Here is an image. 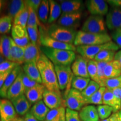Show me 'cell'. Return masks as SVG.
I'll list each match as a JSON object with an SVG mask.
<instances>
[{"label": "cell", "instance_id": "obj_1", "mask_svg": "<svg viewBox=\"0 0 121 121\" xmlns=\"http://www.w3.org/2000/svg\"><path fill=\"white\" fill-rule=\"evenodd\" d=\"M37 65L40 72L42 84L45 88L61 94L55 71V66L43 52H41Z\"/></svg>", "mask_w": 121, "mask_h": 121}, {"label": "cell", "instance_id": "obj_2", "mask_svg": "<svg viewBox=\"0 0 121 121\" xmlns=\"http://www.w3.org/2000/svg\"><path fill=\"white\" fill-rule=\"evenodd\" d=\"M40 49L54 66H70L76 57L75 52L71 51L53 49L42 46Z\"/></svg>", "mask_w": 121, "mask_h": 121}, {"label": "cell", "instance_id": "obj_3", "mask_svg": "<svg viewBox=\"0 0 121 121\" xmlns=\"http://www.w3.org/2000/svg\"><path fill=\"white\" fill-rule=\"evenodd\" d=\"M112 41V38L108 34H94L80 31L77 33L73 45L75 47L80 45H94L103 44Z\"/></svg>", "mask_w": 121, "mask_h": 121}, {"label": "cell", "instance_id": "obj_4", "mask_svg": "<svg viewBox=\"0 0 121 121\" xmlns=\"http://www.w3.org/2000/svg\"><path fill=\"white\" fill-rule=\"evenodd\" d=\"M47 30L48 34L52 38L63 43L73 44L77 33L75 29L52 24Z\"/></svg>", "mask_w": 121, "mask_h": 121}, {"label": "cell", "instance_id": "obj_5", "mask_svg": "<svg viewBox=\"0 0 121 121\" xmlns=\"http://www.w3.org/2000/svg\"><path fill=\"white\" fill-rule=\"evenodd\" d=\"M76 51L80 56L87 60H94L95 56L104 50L118 51L119 47L114 42L110 41L103 44L94 45H80L76 47Z\"/></svg>", "mask_w": 121, "mask_h": 121}, {"label": "cell", "instance_id": "obj_6", "mask_svg": "<svg viewBox=\"0 0 121 121\" xmlns=\"http://www.w3.org/2000/svg\"><path fill=\"white\" fill-rule=\"evenodd\" d=\"M39 42L42 47L68 51H76V47L73 44H70L59 42L51 38L47 32L46 29L43 25L39 27Z\"/></svg>", "mask_w": 121, "mask_h": 121}, {"label": "cell", "instance_id": "obj_7", "mask_svg": "<svg viewBox=\"0 0 121 121\" xmlns=\"http://www.w3.org/2000/svg\"><path fill=\"white\" fill-rule=\"evenodd\" d=\"M86 105L85 99L79 91L71 88L67 93L64 94V107H67V108L76 111H80L83 107Z\"/></svg>", "mask_w": 121, "mask_h": 121}, {"label": "cell", "instance_id": "obj_8", "mask_svg": "<svg viewBox=\"0 0 121 121\" xmlns=\"http://www.w3.org/2000/svg\"><path fill=\"white\" fill-rule=\"evenodd\" d=\"M57 80L60 90H66V94L70 90L74 76L70 66H55Z\"/></svg>", "mask_w": 121, "mask_h": 121}, {"label": "cell", "instance_id": "obj_9", "mask_svg": "<svg viewBox=\"0 0 121 121\" xmlns=\"http://www.w3.org/2000/svg\"><path fill=\"white\" fill-rule=\"evenodd\" d=\"M81 31L94 34L106 33L105 22L103 17L95 15L89 16L82 25Z\"/></svg>", "mask_w": 121, "mask_h": 121}, {"label": "cell", "instance_id": "obj_10", "mask_svg": "<svg viewBox=\"0 0 121 121\" xmlns=\"http://www.w3.org/2000/svg\"><path fill=\"white\" fill-rule=\"evenodd\" d=\"M11 35L13 42L22 47H25L30 43L27 28H23L19 25H13Z\"/></svg>", "mask_w": 121, "mask_h": 121}, {"label": "cell", "instance_id": "obj_11", "mask_svg": "<svg viewBox=\"0 0 121 121\" xmlns=\"http://www.w3.org/2000/svg\"><path fill=\"white\" fill-rule=\"evenodd\" d=\"M17 117L13 103L9 99H0L1 121H12Z\"/></svg>", "mask_w": 121, "mask_h": 121}, {"label": "cell", "instance_id": "obj_12", "mask_svg": "<svg viewBox=\"0 0 121 121\" xmlns=\"http://www.w3.org/2000/svg\"><path fill=\"white\" fill-rule=\"evenodd\" d=\"M86 5L91 15L103 16L108 13V3L105 1L89 0L86 1Z\"/></svg>", "mask_w": 121, "mask_h": 121}, {"label": "cell", "instance_id": "obj_13", "mask_svg": "<svg viewBox=\"0 0 121 121\" xmlns=\"http://www.w3.org/2000/svg\"><path fill=\"white\" fill-rule=\"evenodd\" d=\"M82 17L81 12L62 13L57 21L58 25L66 28L75 29L78 26Z\"/></svg>", "mask_w": 121, "mask_h": 121}, {"label": "cell", "instance_id": "obj_14", "mask_svg": "<svg viewBox=\"0 0 121 121\" xmlns=\"http://www.w3.org/2000/svg\"><path fill=\"white\" fill-rule=\"evenodd\" d=\"M43 102L50 109L63 107V99L62 95L45 89L43 94Z\"/></svg>", "mask_w": 121, "mask_h": 121}, {"label": "cell", "instance_id": "obj_15", "mask_svg": "<svg viewBox=\"0 0 121 121\" xmlns=\"http://www.w3.org/2000/svg\"><path fill=\"white\" fill-rule=\"evenodd\" d=\"M89 60L80 55L76 56L75 60L71 65L72 73L75 76L90 78L87 72V63Z\"/></svg>", "mask_w": 121, "mask_h": 121}, {"label": "cell", "instance_id": "obj_16", "mask_svg": "<svg viewBox=\"0 0 121 121\" xmlns=\"http://www.w3.org/2000/svg\"><path fill=\"white\" fill-rule=\"evenodd\" d=\"M105 24L110 30L121 29V9L112 7L106 16Z\"/></svg>", "mask_w": 121, "mask_h": 121}, {"label": "cell", "instance_id": "obj_17", "mask_svg": "<svg viewBox=\"0 0 121 121\" xmlns=\"http://www.w3.org/2000/svg\"><path fill=\"white\" fill-rule=\"evenodd\" d=\"M20 73L19 74L7 91V98L11 102L19 96L25 94V88L22 84Z\"/></svg>", "mask_w": 121, "mask_h": 121}, {"label": "cell", "instance_id": "obj_18", "mask_svg": "<svg viewBox=\"0 0 121 121\" xmlns=\"http://www.w3.org/2000/svg\"><path fill=\"white\" fill-rule=\"evenodd\" d=\"M45 87L43 84H38L32 88L26 91L25 95L31 104H35L43 99Z\"/></svg>", "mask_w": 121, "mask_h": 121}, {"label": "cell", "instance_id": "obj_19", "mask_svg": "<svg viewBox=\"0 0 121 121\" xmlns=\"http://www.w3.org/2000/svg\"><path fill=\"white\" fill-rule=\"evenodd\" d=\"M24 49L25 63L31 62L37 63L41 53V51L39 50L38 45L34 44L30 42L28 45L24 48Z\"/></svg>", "mask_w": 121, "mask_h": 121}, {"label": "cell", "instance_id": "obj_20", "mask_svg": "<svg viewBox=\"0 0 121 121\" xmlns=\"http://www.w3.org/2000/svg\"><path fill=\"white\" fill-rule=\"evenodd\" d=\"M22 67L20 66H17L13 71L11 73L9 74L6 80L4 81L2 87L0 89V96L3 98H7V91H8L9 88L14 82L15 80L17 78L21 72L22 71Z\"/></svg>", "mask_w": 121, "mask_h": 121}, {"label": "cell", "instance_id": "obj_21", "mask_svg": "<svg viewBox=\"0 0 121 121\" xmlns=\"http://www.w3.org/2000/svg\"><path fill=\"white\" fill-rule=\"evenodd\" d=\"M17 114L25 116L29 112L31 104L27 99L25 94L19 96L11 102Z\"/></svg>", "mask_w": 121, "mask_h": 121}, {"label": "cell", "instance_id": "obj_22", "mask_svg": "<svg viewBox=\"0 0 121 121\" xmlns=\"http://www.w3.org/2000/svg\"><path fill=\"white\" fill-rule=\"evenodd\" d=\"M81 121H99L97 108L93 105H86L81 109L79 112Z\"/></svg>", "mask_w": 121, "mask_h": 121}, {"label": "cell", "instance_id": "obj_23", "mask_svg": "<svg viewBox=\"0 0 121 121\" xmlns=\"http://www.w3.org/2000/svg\"><path fill=\"white\" fill-rule=\"evenodd\" d=\"M49 110L50 109L42 100L34 104L30 112L38 120L44 121Z\"/></svg>", "mask_w": 121, "mask_h": 121}, {"label": "cell", "instance_id": "obj_24", "mask_svg": "<svg viewBox=\"0 0 121 121\" xmlns=\"http://www.w3.org/2000/svg\"><path fill=\"white\" fill-rule=\"evenodd\" d=\"M60 4L63 13L81 12L82 7V1L80 0L61 1Z\"/></svg>", "mask_w": 121, "mask_h": 121}, {"label": "cell", "instance_id": "obj_25", "mask_svg": "<svg viewBox=\"0 0 121 121\" xmlns=\"http://www.w3.org/2000/svg\"><path fill=\"white\" fill-rule=\"evenodd\" d=\"M10 60L19 65L24 64V49L16 44L11 38Z\"/></svg>", "mask_w": 121, "mask_h": 121}, {"label": "cell", "instance_id": "obj_26", "mask_svg": "<svg viewBox=\"0 0 121 121\" xmlns=\"http://www.w3.org/2000/svg\"><path fill=\"white\" fill-rule=\"evenodd\" d=\"M22 69L24 73L30 78L35 81L39 84H42L41 76L37 63L34 62L25 63L22 67Z\"/></svg>", "mask_w": 121, "mask_h": 121}, {"label": "cell", "instance_id": "obj_27", "mask_svg": "<svg viewBox=\"0 0 121 121\" xmlns=\"http://www.w3.org/2000/svg\"><path fill=\"white\" fill-rule=\"evenodd\" d=\"M103 104L112 107L114 113L119 111L121 109V100L116 97L111 90L106 89L103 98Z\"/></svg>", "mask_w": 121, "mask_h": 121}, {"label": "cell", "instance_id": "obj_28", "mask_svg": "<svg viewBox=\"0 0 121 121\" xmlns=\"http://www.w3.org/2000/svg\"><path fill=\"white\" fill-rule=\"evenodd\" d=\"M121 75V69L119 63L113 60L107 63L104 69V76L105 79L118 77Z\"/></svg>", "mask_w": 121, "mask_h": 121}, {"label": "cell", "instance_id": "obj_29", "mask_svg": "<svg viewBox=\"0 0 121 121\" xmlns=\"http://www.w3.org/2000/svg\"><path fill=\"white\" fill-rule=\"evenodd\" d=\"M49 2V15L48 22L52 24L56 22L60 17L62 12L60 4L53 0H50Z\"/></svg>", "mask_w": 121, "mask_h": 121}, {"label": "cell", "instance_id": "obj_30", "mask_svg": "<svg viewBox=\"0 0 121 121\" xmlns=\"http://www.w3.org/2000/svg\"><path fill=\"white\" fill-rule=\"evenodd\" d=\"M11 38L6 35H3L0 39V54L6 60H10L11 51Z\"/></svg>", "mask_w": 121, "mask_h": 121}, {"label": "cell", "instance_id": "obj_31", "mask_svg": "<svg viewBox=\"0 0 121 121\" xmlns=\"http://www.w3.org/2000/svg\"><path fill=\"white\" fill-rule=\"evenodd\" d=\"M25 6H26L25 1H22V0L11 1L7 7V11H8L7 15L13 20L16 15L22 10H23Z\"/></svg>", "mask_w": 121, "mask_h": 121}, {"label": "cell", "instance_id": "obj_32", "mask_svg": "<svg viewBox=\"0 0 121 121\" xmlns=\"http://www.w3.org/2000/svg\"><path fill=\"white\" fill-rule=\"evenodd\" d=\"M28 18L29 9L26 3V6L24 7V9L20 12H19L13 19V25H19L23 28H27Z\"/></svg>", "mask_w": 121, "mask_h": 121}, {"label": "cell", "instance_id": "obj_33", "mask_svg": "<svg viewBox=\"0 0 121 121\" xmlns=\"http://www.w3.org/2000/svg\"><path fill=\"white\" fill-rule=\"evenodd\" d=\"M38 16L40 22L46 24L48 22L49 15V2L48 0L42 1L38 11Z\"/></svg>", "mask_w": 121, "mask_h": 121}, {"label": "cell", "instance_id": "obj_34", "mask_svg": "<svg viewBox=\"0 0 121 121\" xmlns=\"http://www.w3.org/2000/svg\"><path fill=\"white\" fill-rule=\"evenodd\" d=\"M90 81V78H85L74 76L72 81V88L82 92L87 87Z\"/></svg>", "mask_w": 121, "mask_h": 121}, {"label": "cell", "instance_id": "obj_35", "mask_svg": "<svg viewBox=\"0 0 121 121\" xmlns=\"http://www.w3.org/2000/svg\"><path fill=\"white\" fill-rule=\"evenodd\" d=\"M105 87H100L97 91L88 99H85L87 104H95V105H102L103 98L106 90Z\"/></svg>", "mask_w": 121, "mask_h": 121}, {"label": "cell", "instance_id": "obj_36", "mask_svg": "<svg viewBox=\"0 0 121 121\" xmlns=\"http://www.w3.org/2000/svg\"><path fill=\"white\" fill-rule=\"evenodd\" d=\"M116 51L112 50H104L98 53L95 57L94 60L97 62H110L113 61L114 59Z\"/></svg>", "mask_w": 121, "mask_h": 121}, {"label": "cell", "instance_id": "obj_37", "mask_svg": "<svg viewBox=\"0 0 121 121\" xmlns=\"http://www.w3.org/2000/svg\"><path fill=\"white\" fill-rule=\"evenodd\" d=\"M13 20L8 15L0 17V34H5L10 32L13 26Z\"/></svg>", "mask_w": 121, "mask_h": 121}, {"label": "cell", "instance_id": "obj_38", "mask_svg": "<svg viewBox=\"0 0 121 121\" xmlns=\"http://www.w3.org/2000/svg\"><path fill=\"white\" fill-rule=\"evenodd\" d=\"M100 87L101 86L98 83L94 81H93V80H91L87 87L82 92H81V94H82L83 97L85 98V99H88L90 96H91L95 92L97 91Z\"/></svg>", "mask_w": 121, "mask_h": 121}, {"label": "cell", "instance_id": "obj_39", "mask_svg": "<svg viewBox=\"0 0 121 121\" xmlns=\"http://www.w3.org/2000/svg\"><path fill=\"white\" fill-rule=\"evenodd\" d=\"M87 72L89 78L93 81L99 84V78L98 76L97 62L95 60H89L87 63Z\"/></svg>", "mask_w": 121, "mask_h": 121}, {"label": "cell", "instance_id": "obj_40", "mask_svg": "<svg viewBox=\"0 0 121 121\" xmlns=\"http://www.w3.org/2000/svg\"><path fill=\"white\" fill-rule=\"evenodd\" d=\"M96 108H97L99 118L102 120L108 118L114 113V110L112 107L105 104L98 105Z\"/></svg>", "mask_w": 121, "mask_h": 121}, {"label": "cell", "instance_id": "obj_41", "mask_svg": "<svg viewBox=\"0 0 121 121\" xmlns=\"http://www.w3.org/2000/svg\"><path fill=\"white\" fill-rule=\"evenodd\" d=\"M28 6L29 9V18L27 26L35 27V28H39V26H42V25L39 21L37 13H36L33 9H31L28 5Z\"/></svg>", "mask_w": 121, "mask_h": 121}, {"label": "cell", "instance_id": "obj_42", "mask_svg": "<svg viewBox=\"0 0 121 121\" xmlns=\"http://www.w3.org/2000/svg\"><path fill=\"white\" fill-rule=\"evenodd\" d=\"M104 86L110 90L121 88V75L116 78L106 79L104 82Z\"/></svg>", "mask_w": 121, "mask_h": 121}, {"label": "cell", "instance_id": "obj_43", "mask_svg": "<svg viewBox=\"0 0 121 121\" xmlns=\"http://www.w3.org/2000/svg\"><path fill=\"white\" fill-rule=\"evenodd\" d=\"M27 30L30 42L34 44L39 46L38 42H39V28L27 26Z\"/></svg>", "mask_w": 121, "mask_h": 121}, {"label": "cell", "instance_id": "obj_44", "mask_svg": "<svg viewBox=\"0 0 121 121\" xmlns=\"http://www.w3.org/2000/svg\"><path fill=\"white\" fill-rule=\"evenodd\" d=\"M20 75L21 77H22V84H23L24 88H25V92L29 90L30 89L32 88L35 85H37L38 84H39V83L36 82L35 81L32 80L26 74L24 73L23 71H22V72H21Z\"/></svg>", "mask_w": 121, "mask_h": 121}, {"label": "cell", "instance_id": "obj_45", "mask_svg": "<svg viewBox=\"0 0 121 121\" xmlns=\"http://www.w3.org/2000/svg\"><path fill=\"white\" fill-rule=\"evenodd\" d=\"M107 63H108L103 62H97L98 76L99 81V84L101 87H105L104 86V82H105L106 79L104 76V69H105Z\"/></svg>", "mask_w": 121, "mask_h": 121}, {"label": "cell", "instance_id": "obj_46", "mask_svg": "<svg viewBox=\"0 0 121 121\" xmlns=\"http://www.w3.org/2000/svg\"><path fill=\"white\" fill-rule=\"evenodd\" d=\"M17 66H20V65L10 60H5L3 62L0 63V73H4L12 71Z\"/></svg>", "mask_w": 121, "mask_h": 121}, {"label": "cell", "instance_id": "obj_47", "mask_svg": "<svg viewBox=\"0 0 121 121\" xmlns=\"http://www.w3.org/2000/svg\"><path fill=\"white\" fill-rule=\"evenodd\" d=\"M65 109L64 107H60V108L51 109L47 115V117L45 118L44 121H52L58 117Z\"/></svg>", "mask_w": 121, "mask_h": 121}, {"label": "cell", "instance_id": "obj_48", "mask_svg": "<svg viewBox=\"0 0 121 121\" xmlns=\"http://www.w3.org/2000/svg\"><path fill=\"white\" fill-rule=\"evenodd\" d=\"M66 121H81L79 113L76 110L66 109Z\"/></svg>", "mask_w": 121, "mask_h": 121}, {"label": "cell", "instance_id": "obj_49", "mask_svg": "<svg viewBox=\"0 0 121 121\" xmlns=\"http://www.w3.org/2000/svg\"><path fill=\"white\" fill-rule=\"evenodd\" d=\"M112 39H113L119 48L121 49V29L113 30L112 33Z\"/></svg>", "mask_w": 121, "mask_h": 121}, {"label": "cell", "instance_id": "obj_50", "mask_svg": "<svg viewBox=\"0 0 121 121\" xmlns=\"http://www.w3.org/2000/svg\"><path fill=\"white\" fill-rule=\"evenodd\" d=\"M25 1L29 6H30L36 13H38V9L41 4L42 1L40 0H28V1Z\"/></svg>", "mask_w": 121, "mask_h": 121}, {"label": "cell", "instance_id": "obj_51", "mask_svg": "<svg viewBox=\"0 0 121 121\" xmlns=\"http://www.w3.org/2000/svg\"><path fill=\"white\" fill-rule=\"evenodd\" d=\"M107 2L113 8L121 9V0H110V1H107Z\"/></svg>", "mask_w": 121, "mask_h": 121}, {"label": "cell", "instance_id": "obj_52", "mask_svg": "<svg viewBox=\"0 0 121 121\" xmlns=\"http://www.w3.org/2000/svg\"><path fill=\"white\" fill-rule=\"evenodd\" d=\"M12 71L5 72V73H0V89H1V87H2L4 81H5V80H6V78L7 77H8L9 75L11 73Z\"/></svg>", "mask_w": 121, "mask_h": 121}, {"label": "cell", "instance_id": "obj_53", "mask_svg": "<svg viewBox=\"0 0 121 121\" xmlns=\"http://www.w3.org/2000/svg\"><path fill=\"white\" fill-rule=\"evenodd\" d=\"M23 121H40L36 118L33 115L30 113V112L25 115L23 118Z\"/></svg>", "mask_w": 121, "mask_h": 121}, {"label": "cell", "instance_id": "obj_54", "mask_svg": "<svg viewBox=\"0 0 121 121\" xmlns=\"http://www.w3.org/2000/svg\"><path fill=\"white\" fill-rule=\"evenodd\" d=\"M111 91L118 99H119L120 100H121V88L114 89L112 90Z\"/></svg>", "mask_w": 121, "mask_h": 121}, {"label": "cell", "instance_id": "obj_55", "mask_svg": "<svg viewBox=\"0 0 121 121\" xmlns=\"http://www.w3.org/2000/svg\"><path fill=\"white\" fill-rule=\"evenodd\" d=\"M114 60H117L118 62L119 63V66H120V68L121 69V50L118 51L116 53Z\"/></svg>", "mask_w": 121, "mask_h": 121}, {"label": "cell", "instance_id": "obj_56", "mask_svg": "<svg viewBox=\"0 0 121 121\" xmlns=\"http://www.w3.org/2000/svg\"><path fill=\"white\" fill-rule=\"evenodd\" d=\"M114 121H121V110L113 113Z\"/></svg>", "mask_w": 121, "mask_h": 121}, {"label": "cell", "instance_id": "obj_57", "mask_svg": "<svg viewBox=\"0 0 121 121\" xmlns=\"http://www.w3.org/2000/svg\"><path fill=\"white\" fill-rule=\"evenodd\" d=\"M7 4V1L0 0V15L2 13L6 8Z\"/></svg>", "mask_w": 121, "mask_h": 121}, {"label": "cell", "instance_id": "obj_58", "mask_svg": "<svg viewBox=\"0 0 121 121\" xmlns=\"http://www.w3.org/2000/svg\"><path fill=\"white\" fill-rule=\"evenodd\" d=\"M101 121H114V118L113 116V114H112V116L110 117H109L108 118L104 119V120H102Z\"/></svg>", "mask_w": 121, "mask_h": 121}, {"label": "cell", "instance_id": "obj_59", "mask_svg": "<svg viewBox=\"0 0 121 121\" xmlns=\"http://www.w3.org/2000/svg\"><path fill=\"white\" fill-rule=\"evenodd\" d=\"M23 121V118H22L20 117H17L16 118L13 119V121Z\"/></svg>", "mask_w": 121, "mask_h": 121}, {"label": "cell", "instance_id": "obj_60", "mask_svg": "<svg viewBox=\"0 0 121 121\" xmlns=\"http://www.w3.org/2000/svg\"><path fill=\"white\" fill-rule=\"evenodd\" d=\"M6 60V59L4 58V57H3L1 54H0V63H1L2 62H3L4 61V60Z\"/></svg>", "mask_w": 121, "mask_h": 121}, {"label": "cell", "instance_id": "obj_61", "mask_svg": "<svg viewBox=\"0 0 121 121\" xmlns=\"http://www.w3.org/2000/svg\"><path fill=\"white\" fill-rule=\"evenodd\" d=\"M0 121H1V117H0Z\"/></svg>", "mask_w": 121, "mask_h": 121}, {"label": "cell", "instance_id": "obj_62", "mask_svg": "<svg viewBox=\"0 0 121 121\" xmlns=\"http://www.w3.org/2000/svg\"><path fill=\"white\" fill-rule=\"evenodd\" d=\"M0 39H1V37H0Z\"/></svg>", "mask_w": 121, "mask_h": 121}, {"label": "cell", "instance_id": "obj_63", "mask_svg": "<svg viewBox=\"0 0 121 121\" xmlns=\"http://www.w3.org/2000/svg\"></svg>", "mask_w": 121, "mask_h": 121}]
</instances>
